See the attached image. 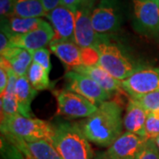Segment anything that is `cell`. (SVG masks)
<instances>
[{"mask_svg": "<svg viewBox=\"0 0 159 159\" xmlns=\"http://www.w3.org/2000/svg\"><path fill=\"white\" fill-rule=\"evenodd\" d=\"M42 3L47 12L52 11L61 5V0H42Z\"/></svg>", "mask_w": 159, "mask_h": 159, "instance_id": "cell-32", "label": "cell"}, {"mask_svg": "<svg viewBox=\"0 0 159 159\" xmlns=\"http://www.w3.org/2000/svg\"><path fill=\"white\" fill-rule=\"evenodd\" d=\"M154 141L156 142V144H157V148L159 149V135L157 137H156L155 139H154Z\"/></svg>", "mask_w": 159, "mask_h": 159, "instance_id": "cell-35", "label": "cell"}, {"mask_svg": "<svg viewBox=\"0 0 159 159\" xmlns=\"http://www.w3.org/2000/svg\"><path fill=\"white\" fill-rule=\"evenodd\" d=\"M51 144L63 159H93V150L79 123L60 122L54 125Z\"/></svg>", "mask_w": 159, "mask_h": 159, "instance_id": "cell-2", "label": "cell"}, {"mask_svg": "<svg viewBox=\"0 0 159 159\" xmlns=\"http://www.w3.org/2000/svg\"><path fill=\"white\" fill-rule=\"evenodd\" d=\"M7 83H8V74L3 59L0 58V96H2L5 93Z\"/></svg>", "mask_w": 159, "mask_h": 159, "instance_id": "cell-30", "label": "cell"}, {"mask_svg": "<svg viewBox=\"0 0 159 159\" xmlns=\"http://www.w3.org/2000/svg\"><path fill=\"white\" fill-rule=\"evenodd\" d=\"M57 104V114L72 119H86L97 111L98 106L87 98L66 89L53 92Z\"/></svg>", "mask_w": 159, "mask_h": 159, "instance_id": "cell-7", "label": "cell"}, {"mask_svg": "<svg viewBox=\"0 0 159 159\" xmlns=\"http://www.w3.org/2000/svg\"><path fill=\"white\" fill-rule=\"evenodd\" d=\"M133 26L139 34L159 37L158 0H133Z\"/></svg>", "mask_w": 159, "mask_h": 159, "instance_id": "cell-5", "label": "cell"}, {"mask_svg": "<svg viewBox=\"0 0 159 159\" xmlns=\"http://www.w3.org/2000/svg\"><path fill=\"white\" fill-rule=\"evenodd\" d=\"M46 18L50 20L55 32L53 40H67L74 42L75 12L65 6H59L47 12Z\"/></svg>", "mask_w": 159, "mask_h": 159, "instance_id": "cell-13", "label": "cell"}, {"mask_svg": "<svg viewBox=\"0 0 159 159\" xmlns=\"http://www.w3.org/2000/svg\"><path fill=\"white\" fill-rule=\"evenodd\" d=\"M38 91L35 90L34 88L29 83L27 76L18 77L15 87V96L19 104L20 113L28 117H32V110L31 103L37 96Z\"/></svg>", "mask_w": 159, "mask_h": 159, "instance_id": "cell-18", "label": "cell"}, {"mask_svg": "<svg viewBox=\"0 0 159 159\" xmlns=\"http://www.w3.org/2000/svg\"><path fill=\"white\" fill-rule=\"evenodd\" d=\"M47 14L42 0H15L12 16L20 18H40ZM11 16V17H12Z\"/></svg>", "mask_w": 159, "mask_h": 159, "instance_id": "cell-20", "label": "cell"}, {"mask_svg": "<svg viewBox=\"0 0 159 159\" xmlns=\"http://www.w3.org/2000/svg\"><path fill=\"white\" fill-rule=\"evenodd\" d=\"M132 98L139 102L148 112L159 111V91L138 97H132Z\"/></svg>", "mask_w": 159, "mask_h": 159, "instance_id": "cell-25", "label": "cell"}, {"mask_svg": "<svg viewBox=\"0 0 159 159\" xmlns=\"http://www.w3.org/2000/svg\"><path fill=\"white\" fill-rule=\"evenodd\" d=\"M2 134H6L27 142L48 141L51 143L54 125L36 118H28L20 113L1 119Z\"/></svg>", "mask_w": 159, "mask_h": 159, "instance_id": "cell-3", "label": "cell"}, {"mask_svg": "<svg viewBox=\"0 0 159 159\" xmlns=\"http://www.w3.org/2000/svg\"><path fill=\"white\" fill-rule=\"evenodd\" d=\"M148 112L132 97L129 98L123 117L124 130L146 137V121Z\"/></svg>", "mask_w": 159, "mask_h": 159, "instance_id": "cell-16", "label": "cell"}, {"mask_svg": "<svg viewBox=\"0 0 159 159\" xmlns=\"http://www.w3.org/2000/svg\"><path fill=\"white\" fill-rule=\"evenodd\" d=\"M32 57H33V62L40 65L41 66H43L45 70H47L49 73L51 72V58H50L51 53L46 47L32 52Z\"/></svg>", "mask_w": 159, "mask_h": 159, "instance_id": "cell-27", "label": "cell"}, {"mask_svg": "<svg viewBox=\"0 0 159 159\" xmlns=\"http://www.w3.org/2000/svg\"><path fill=\"white\" fill-rule=\"evenodd\" d=\"M65 89L79 94L97 106L102 102L109 101L111 97L95 80L74 70H69L66 72L65 74Z\"/></svg>", "mask_w": 159, "mask_h": 159, "instance_id": "cell-9", "label": "cell"}, {"mask_svg": "<svg viewBox=\"0 0 159 159\" xmlns=\"http://www.w3.org/2000/svg\"><path fill=\"white\" fill-rule=\"evenodd\" d=\"M49 46L50 51L53 52L64 65L71 68L70 70L82 65H88L86 50L79 47L73 41L52 40Z\"/></svg>", "mask_w": 159, "mask_h": 159, "instance_id": "cell-14", "label": "cell"}, {"mask_svg": "<svg viewBox=\"0 0 159 159\" xmlns=\"http://www.w3.org/2000/svg\"><path fill=\"white\" fill-rule=\"evenodd\" d=\"M158 3H159V0H158Z\"/></svg>", "mask_w": 159, "mask_h": 159, "instance_id": "cell-36", "label": "cell"}, {"mask_svg": "<svg viewBox=\"0 0 159 159\" xmlns=\"http://www.w3.org/2000/svg\"><path fill=\"white\" fill-rule=\"evenodd\" d=\"M31 159H33V158H31Z\"/></svg>", "mask_w": 159, "mask_h": 159, "instance_id": "cell-37", "label": "cell"}, {"mask_svg": "<svg viewBox=\"0 0 159 159\" xmlns=\"http://www.w3.org/2000/svg\"><path fill=\"white\" fill-rule=\"evenodd\" d=\"M146 137L154 140L159 135V111L148 112L146 121Z\"/></svg>", "mask_w": 159, "mask_h": 159, "instance_id": "cell-26", "label": "cell"}, {"mask_svg": "<svg viewBox=\"0 0 159 159\" xmlns=\"http://www.w3.org/2000/svg\"><path fill=\"white\" fill-rule=\"evenodd\" d=\"M1 119L20 113L19 104L15 95L4 94L1 96Z\"/></svg>", "mask_w": 159, "mask_h": 159, "instance_id": "cell-24", "label": "cell"}, {"mask_svg": "<svg viewBox=\"0 0 159 159\" xmlns=\"http://www.w3.org/2000/svg\"><path fill=\"white\" fill-rule=\"evenodd\" d=\"M91 22L97 34L108 35L116 32L122 23V15L117 0H101L91 13Z\"/></svg>", "mask_w": 159, "mask_h": 159, "instance_id": "cell-8", "label": "cell"}, {"mask_svg": "<svg viewBox=\"0 0 159 159\" xmlns=\"http://www.w3.org/2000/svg\"><path fill=\"white\" fill-rule=\"evenodd\" d=\"M1 57L9 64L19 77L27 76L29 66L33 62L32 53L30 51L14 46L1 53Z\"/></svg>", "mask_w": 159, "mask_h": 159, "instance_id": "cell-17", "label": "cell"}, {"mask_svg": "<svg viewBox=\"0 0 159 159\" xmlns=\"http://www.w3.org/2000/svg\"><path fill=\"white\" fill-rule=\"evenodd\" d=\"M94 6L80 5L75 11L74 43L82 49H95L108 35L97 34L91 22Z\"/></svg>", "mask_w": 159, "mask_h": 159, "instance_id": "cell-6", "label": "cell"}, {"mask_svg": "<svg viewBox=\"0 0 159 159\" xmlns=\"http://www.w3.org/2000/svg\"><path fill=\"white\" fill-rule=\"evenodd\" d=\"M72 70L84 74L95 80L98 85L111 97L120 92H124L121 88V81L113 78L111 74L97 65H82Z\"/></svg>", "mask_w": 159, "mask_h": 159, "instance_id": "cell-15", "label": "cell"}, {"mask_svg": "<svg viewBox=\"0 0 159 159\" xmlns=\"http://www.w3.org/2000/svg\"><path fill=\"white\" fill-rule=\"evenodd\" d=\"M50 73L36 63L32 62L29 66L27 77L29 83L35 90L42 91L51 89L54 87L49 77Z\"/></svg>", "mask_w": 159, "mask_h": 159, "instance_id": "cell-21", "label": "cell"}, {"mask_svg": "<svg viewBox=\"0 0 159 159\" xmlns=\"http://www.w3.org/2000/svg\"><path fill=\"white\" fill-rule=\"evenodd\" d=\"M121 88L130 97L159 91V67L142 66L121 81Z\"/></svg>", "mask_w": 159, "mask_h": 159, "instance_id": "cell-10", "label": "cell"}, {"mask_svg": "<svg viewBox=\"0 0 159 159\" xmlns=\"http://www.w3.org/2000/svg\"><path fill=\"white\" fill-rule=\"evenodd\" d=\"M97 51L98 57L96 65L119 81L128 78L142 67L137 65L120 46L111 42L108 36L97 46Z\"/></svg>", "mask_w": 159, "mask_h": 159, "instance_id": "cell-4", "label": "cell"}, {"mask_svg": "<svg viewBox=\"0 0 159 159\" xmlns=\"http://www.w3.org/2000/svg\"><path fill=\"white\" fill-rule=\"evenodd\" d=\"M135 159H159V149L154 140H148Z\"/></svg>", "mask_w": 159, "mask_h": 159, "instance_id": "cell-28", "label": "cell"}, {"mask_svg": "<svg viewBox=\"0 0 159 159\" xmlns=\"http://www.w3.org/2000/svg\"><path fill=\"white\" fill-rule=\"evenodd\" d=\"M1 154L4 159H31L14 142L3 136L1 137Z\"/></svg>", "mask_w": 159, "mask_h": 159, "instance_id": "cell-23", "label": "cell"}, {"mask_svg": "<svg viewBox=\"0 0 159 159\" xmlns=\"http://www.w3.org/2000/svg\"><path fill=\"white\" fill-rule=\"evenodd\" d=\"M148 138L125 131L107 148L106 152L118 159H135L141 152Z\"/></svg>", "mask_w": 159, "mask_h": 159, "instance_id": "cell-12", "label": "cell"}, {"mask_svg": "<svg viewBox=\"0 0 159 159\" xmlns=\"http://www.w3.org/2000/svg\"><path fill=\"white\" fill-rule=\"evenodd\" d=\"M55 32L50 23H43L33 31L23 34L11 35V45L30 51L31 53L42 48H45L54 39Z\"/></svg>", "mask_w": 159, "mask_h": 159, "instance_id": "cell-11", "label": "cell"}, {"mask_svg": "<svg viewBox=\"0 0 159 159\" xmlns=\"http://www.w3.org/2000/svg\"><path fill=\"white\" fill-rule=\"evenodd\" d=\"M123 107L117 101L101 103L96 112L79 125L89 142L108 148L124 132Z\"/></svg>", "mask_w": 159, "mask_h": 159, "instance_id": "cell-1", "label": "cell"}, {"mask_svg": "<svg viewBox=\"0 0 159 159\" xmlns=\"http://www.w3.org/2000/svg\"><path fill=\"white\" fill-rule=\"evenodd\" d=\"M95 159H118L115 158L113 157L110 156L106 151H102V152H98L96 155V157Z\"/></svg>", "mask_w": 159, "mask_h": 159, "instance_id": "cell-33", "label": "cell"}, {"mask_svg": "<svg viewBox=\"0 0 159 159\" xmlns=\"http://www.w3.org/2000/svg\"><path fill=\"white\" fill-rule=\"evenodd\" d=\"M96 0H82L81 2V5H92L94 6Z\"/></svg>", "mask_w": 159, "mask_h": 159, "instance_id": "cell-34", "label": "cell"}, {"mask_svg": "<svg viewBox=\"0 0 159 159\" xmlns=\"http://www.w3.org/2000/svg\"><path fill=\"white\" fill-rule=\"evenodd\" d=\"M15 0H0L1 19H9L12 16Z\"/></svg>", "mask_w": 159, "mask_h": 159, "instance_id": "cell-29", "label": "cell"}, {"mask_svg": "<svg viewBox=\"0 0 159 159\" xmlns=\"http://www.w3.org/2000/svg\"><path fill=\"white\" fill-rule=\"evenodd\" d=\"M81 2H82V0H61L60 6H65V7L68 8L69 10L75 12L76 10L81 5Z\"/></svg>", "mask_w": 159, "mask_h": 159, "instance_id": "cell-31", "label": "cell"}, {"mask_svg": "<svg viewBox=\"0 0 159 159\" xmlns=\"http://www.w3.org/2000/svg\"><path fill=\"white\" fill-rule=\"evenodd\" d=\"M1 21L5 23L6 29L11 36L33 31L40 27L44 20L41 18H20L12 16L9 19H1Z\"/></svg>", "mask_w": 159, "mask_h": 159, "instance_id": "cell-19", "label": "cell"}, {"mask_svg": "<svg viewBox=\"0 0 159 159\" xmlns=\"http://www.w3.org/2000/svg\"><path fill=\"white\" fill-rule=\"evenodd\" d=\"M27 148L33 159H63L56 148L48 141L27 142Z\"/></svg>", "mask_w": 159, "mask_h": 159, "instance_id": "cell-22", "label": "cell"}]
</instances>
